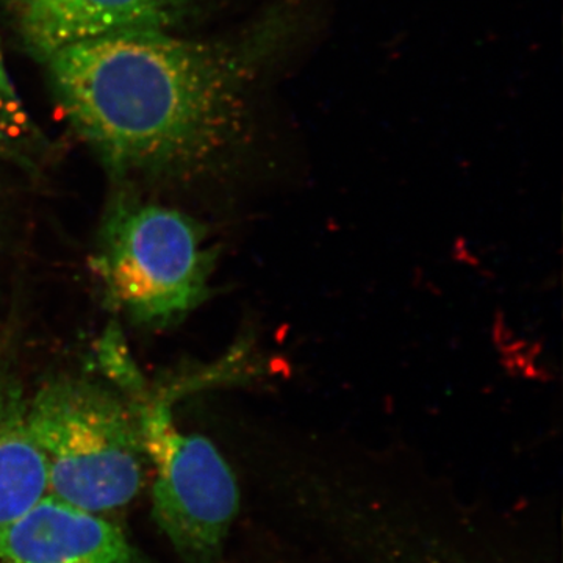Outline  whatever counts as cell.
I'll return each instance as SVG.
<instances>
[{
	"label": "cell",
	"instance_id": "cell-1",
	"mask_svg": "<svg viewBox=\"0 0 563 563\" xmlns=\"http://www.w3.org/2000/svg\"><path fill=\"white\" fill-rule=\"evenodd\" d=\"M290 32L276 5L240 43L122 33L46 63L70 125L113 176H195L242 139L247 88Z\"/></svg>",
	"mask_w": 563,
	"mask_h": 563
},
{
	"label": "cell",
	"instance_id": "cell-2",
	"mask_svg": "<svg viewBox=\"0 0 563 563\" xmlns=\"http://www.w3.org/2000/svg\"><path fill=\"white\" fill-rule=\"evenodd\" d=\"M262 520L314 563H561L551 528L453 488L314 462L276 465Z\"/></svg>",
	"mask_w": 563,
	"mask_h": 563
},
{
	"label": "cell",
	"instance_id": "cell-3",
	"mask_svg": "<svg viewBox=\"0 0 563 563\" xmlns=\"http://www.w3.org/2000/svg\"><path fill=\"white\" fill-rule=\"evenodd\" d=\"M29 426L46 463L49 495L117 518L146 483L139 418L113 385L54 376L29 398Z\"/></svg>",
	"mask_w": 563,
	"mask_h": 563
},
{
	"label": "cell",
	"instance_id": "cell-4",
	"mask_svg": "<svg viewBox=\"0 0 563 563\" xmlns=\"http://www.w3.org/2000/svg\"><path fill=\"white\" fill-rule=\"evenodd\" d=\"M139 418L154 479L152 520L184 563H228L229 543L242 515L243 490L217 444L177 428L176 390L152 391L133 358L109 374Z\"/></svg>",
	"mask_w": 563,
	"mask_h": 563
},
{
	"label": "cell",
	"instance_id": "cell-5",
	"mask_svg": "<svg viewBox=\"0 0 563 563\" xmlns=\"http://www.w3.org/2000/svg\"><path fill=\"white\" fill-rule=\"evenodd\" d=\"M91 262L111 309L162 329L209 298L217 252L184 211L121 195L103 217Z\"/></svg>",
	"mask_w": 563,
	"mask_h": 563
},
{
	"label": "cell",
	"instance_id": "cell-6",
	"mask_svg": "<svg viewBox=\"0 0 563 563\" xmlns=\"http://www.w3.org/2000/svg\"><path fill=\"white\" fill-rule=\"evenodd\" d=\"M25 47L46 63L66 47L133 32H174L192 0H9Z\"/></svg>",
	"mask_w": 563,
	"mask_h": 563
},
{
	"label": "cell",
	"instance_id": "cell-7",
	"mask_svg": "<svg viewBox=\"0 0 563 563\" xmlns=\"http://www.w3.org/2000/svg\"><path fill=\"white\" fill-rule=\"evenodd\" d=\"M0 563H155L106 517L46 495L0 529Z\"/></svg>",
	"mask_w": 563,
	"mask_h": 563
},
{
	"label": "cell",
	"instance_id": "cell-8",
	"mask_svg": "<svg viewBox=\"0 0 563 563\" xmlns=\"http://www.w3.org/2000/svg\"><path fill=\"white\" fill-rule=\"evenodd\" d=\"M46 495V463L29 426V398L13 363L0 355V529Z\"/></svg>",
	"mask_w": 563,
	"mask_h": 563
},
{
	"label": "cell",
	"instance_id": "cell-9",
	"mask_svg": "<svg viewBox=\"0 0 563 563\" xmlns=\"http://www.w3.org/2000/svg\"><path fill=\"white\" fill-rule=\"evenodd\" d=\"M27 113H25L20 95L10 79L5 57H3L2 46H0V129L13 132L27 128Z\"/></svg>",
	"mask_w": 563,
	"mask_h": 563
},
{
	"label": "cell",
	"instance_id": "cell-10",
	"mask_svg": "<svg viewBox=\"0 0 563 563\" xmlns=\"http://www.w3.org/2000/svg\"><path fill=\"white\" fill-rule=\"evenodd\" d=\"M3 151V133L2 129H0V154H2Z\"/></svg>",
	"mask_w": 563,
	"mask_h": 563
}]
</instances>
